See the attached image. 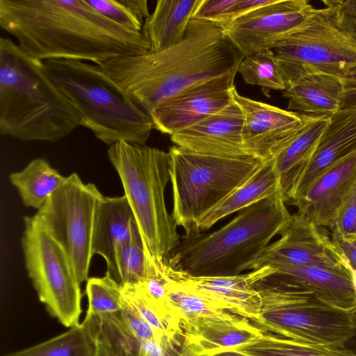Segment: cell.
Returning a JSON list of instances; mask_svg holds the SVG:
<instances>
[{
	"label": "cell",
	"instance_id": "6da1fadb",
	"mask_svg": "<svg viewBox=\"0 0 356 356\" xmlns=\"http://www.w3.org/2000/svg\"><path fill=\"white\" fill-rule=\"evenodd\" d=\"M0 26L25 53L44 62L73 60L100 65L151 49L142 31L112 22L86 0H0Z\"/></svg>",
	"mask_w": 356,
	"mask_h": 356
},
{
	"label": "cell",
	"instance_id": "7a4b0ae2",
	"mask_svg": "<svg viewBox=\"0 0 356 356\" xmlns=\"http://www.w3.org/2000/svg\"><path fill=\"white\" fill-rule=\"evenodd\" d=\"M243 58L221 28L193 19L177 44L99 67L149 115L161 103L192 86L236 74Z\"/></svg>",
	"mask_w": 356,
	"mask_h": 356
},
{
	"label": "cell",
	"instance_id": "3957f363",
	"mask_svg": "<svg viewBox=\"0 0 356 356\" xmlns=\"http://www.w3.org/2000/svg\"><path fill=\"white\" fill-rule=\"evenodd\" d=\"M81 126V117L49 76L44 62L0 38V134L55 143Z\"/></svg>",
	"mask_w": 356,
	"mask_h": 356
},
{
	"label": "cell",
	"instance_id": "277c9868",
	"mask_svg": "<svg viewBox=\"0 0 356 356\" xmlns=\"http://www.w3.org/2000/svg\"><path fill=\"white\" fill-rule=\"evenodd\" d=\"M291 216L280 191L240 211L215 232L181 236L165 262L173 270L192 277L231 276L253 270Z\"/></svg>",
	"mask_w": 356,
	"mask_h": 356
},
{
	"label": "cell",
	"instance_id": "5b68a950",
	"mask_svg": "<svg viewBox=\"0 0 356 356\" xmlns=\"http://www.w3.org/2000/svg\"><path fill=\"white\" fill-rule=\"evenodd\" d=\"M45 68L78 111L81 126L108 145L124 141L146 145L150 116L99 65L73 60L44 61Z\"/></svg>",
	"mask_w": 356,
	"mask_h": 356
},
{
	"label": "cell",
	"instance_id": "8992f818",
	"mask_svg": "<svg viewBox=\"0 0 356 356\" xmlns=\"http://www.w3.org/2000/svg\"><path fill=\"white\" fill-rule=\"evenodd\" d=\"M108 156L120 178L145 244L152 255L165 261L181 241L165 200L170 181L169 152L121 141L109 147Z\"/></svg>",
	"mask_w": 356,
	"mask_h": 356
},
{
	"label": "cell",
	"instance_id": "52a82bcc",
	"mask_svg": "<svg viewBox=\"0 0 356 356\" xmlns=\"http://www.w3.org/2000/svg\"><path fill=\"white\" fill-rule=\"evenodd\" d=\"M261 299L259 320L264 332L307 343L343 346L356 334L350 314L323 301L309 289L275 273L256 284Z\"/></svg>",
	"mask_w": 356,
	"mask_h": 356
},
{
	"label": "cell",
	"instance_id": "ba28073f",
	"mask_svg": "<svg viewBox=\"0 0 356 356\" xmlns=\"http://www.w3.org/2000/svg\"><path fill=\"white\" fill-rule=\"evenodd\" d=\"M323 3L273 49L287 83L313 73L341 78L356 66V0Z\"/></svg>",
	"mask_w": 356,
	"mask_h": 356
},
{
	"label": "cell",
	"instance_id": "9c48e42d",
	"mask_svg": "<svg viewBox=\"0 0 356 356\" xmlns=\"http://www.w3.org/2000/svg\"><path fill=\"white\" fill-rule=\"evenodd\" d=\"M172 191V217L186 235L200 218L245 183L264 161L252 156L202 154L176 145L168 150Z\"/></svg>",
	"mask_w": 356,
	"mask_h": 356
},
{
	"label": "cell",
	"instance_id": "30bf717a",
	"mask_svg": "<svg viewBox=\"0 0 356 356\" xmlns=\"http://www.w3.org/2000/svg\"><path fill=\"white\" fill-rule=\"evenodd\" d=\"M22 250L28 275L46 309L67 328L79 323L81 293L61 246L34 216L24 218Z\"/></svg>",
	"mask_w": 356,
	"mask_h": 356
},
{
	"label": "cell",
	"instance_id": "8fae6325",
	"mask_svg": "<svg viewBox=\"0 0 356 356\" xmlns=\"http://www.w3.org/2000/svg\"><path fill=\"white\" fill-rule=\"evenodd\" d=\"M102 197L95 184L74 172L33 216L63 249L80 284L88 280L95 215Z\"/></svg>",
	"mask_w": 356,
	"mask_h": 356
},
{
	"label": "cell",
	"instance_id": "7c38bea8",
	"mask_svg": "<svg viewBox=\"0 0 356 356\" xmlns=\"http://www.w3.org/2000/svg\"><path fill=\"white\" fill-rule=\"evenodd\" d=\"M314 8L306 0H273L222 29L234 47L245 57L273 49L304 24Z\"/></svg>",
	"mask_w": 356,
	"mask_h": 356
},
{
	"label": "cell",
	"instance_id": "4fadbf2b",
	"mask_svg": "<svg viewBox=\"0 0 356 356\" xmlns=\"http://www.w3.org/2000/svg\"><path fill=\"white\" fill-rule=\"evenodd\" d=\"M280 235L264 250L254 270L277 264L350 269L332 238L301 213L291 214Z\"/></svg>",
	"mask_w": 356,
	"mask_h": 356
},
{
	"label": "cell",
	"instance_id": "5bb4252c",
	"mask_svg": "<svg viewBox=\"0 0 356 356\" xmlns=\"http://www.w3.org/2000/svg\"><path fill=\"white\" fill-rule=\"evenodd\" d=\"M233 99L243 116L244 149L248 156L262 161L278 154L312 118L242 96L236 89Z\"/></svg>",
	"mask_w": 356,
	"mask_h": 356
},
{
	"label": "cell",
	"instance_id": "9a60e30c",
	"mask_svg": "<svg viewBox=\"0 0 356 356\" xmlns=\"http://www.w3.org/2000/svg\"><path fill=\"white\" fill-rule=\"evenodd\" d=\"M236 74L197 83L167 99L149 114L154 129L171 136L221 111L233 100Z\"/></svg>",
	"mask_w": 356,
	"mask_h": 356
},
{
	"label": "cell",
	"instance_id": "2e32d148",
	"mask_svg": "<svg viewBox=\"0 0 356 356\" xmlns=\"http://www.w3.org/2000/svg\"><path fill=\"white\" fill-rule=\"evenodd\" d=\"M275 273L276 270L268 266L231 276L192 277L180 273L176 282L179 286L214 307L254 323L259 320L261 308V296L255 284Z\"/></svg>",
	"mask_w": 356,
	"mask_h": 356
},
{
	"label": "cell",
	"instance_id": "e0dca14e",
	"mask_svg": "<svg viewBox=\"0 0 356 356\" xmlns=\"http://www.w3.org/2000/svg\"><path fill=\"white\" fill-rule=\"evenodd\" d=\"M243 116L234 100L221 111L170 136L175 145L202 154L248 156L243 144Z\"/></svg>",
	"mask_w": 356,
	"mask_h": 356
},
{
	"label": "cell",
	"instance_id": "ac0fdd59",
	"mask_svg": "<svg viewBox=\"0 0 356 356\" xmlns=\"http://www.w3.org/2000/svg\"><path fill=\"white\" fill-rule=\"evenodd\" d=\"M356 150V106L342 108L329 118L327 125L310 161L283 195L293 204L309 186L337 161Z\"/></svg>",
	"mask_w": 356,
	"mask_h": 356
},
{
	"label": "cell",
	"instance_id": "d6986e66",
	"mask_svg": "<svg viewBox=\"0 0 356 356\" xmlns=\"http://www.w3.org/2000/svg\"><path fill=\"white\" fill-rule=\"evenodd\" d=\"M355 184L356 150L326 170L293 205L318 227L331 228Z\"/></svg>",
	"mask_w": 356,
	"mask_h": 356
},
{
	"label": "cell",
	"instance_id": "ffe728a7",
	"mask_svg": "<svg viewBox=\"0 0 356 356\" xmlns=\"http://www.w3.org/2000/svg\"><path fill=\"white\" fill-rule=\"evenodd\" d=\"M184 345L193 356H218L245 346L264 332L249 319H206L183 327Z\"/></svg>",
	"mask_w": 356,
	"mask_h": 356
},
{
	"label": "cell",
	"instance_id": "44dd1931",
	"mask_svg": "<svg viewBox=\"0 0 356 356\" xmlns=\"http://www.w3.org/2000/svg\"><path fill=\"white\" fill-rule=\"evenodd\" d=\"M138 230L136 218L124 195L102 197L95 215L92 252L104 259L107 273L113 268L116 250Z\"/></svg>",
	"mask_w": 356,
	"mask_h": 356
},
{
	"label": "cell",
	"instance_id": "7402d4cb",
	"mask_svg": "<svg viewBox=\"0 0 356 356\" xmlns=\"http://www.w3.org/2000/svg\"><path fill=\"white\" fill-rule=\"evenodd\" d=\"M271 267L311 290L321 301L335 309L348 312L356 301L350 269L289 264Z\"/></svg>",
	"mask_w": 356,
	"mask_h": 356
},
{
	"label": "cell",
	"instance_id": "603a6c76",
	"mask_svg": "<svg viewBox=\"0 0 356 356\" xmlns=\"http://www.w3.org/2000/svg\"><path fill=\"white\" fill-rule=\"evenodd\" d=\"M282 95L289 99V111L312 118L330 117L341 109L342 82L334 75L309 74L289 82Z\"/></svg>",
	"mask_w": 356,
	"mask_h": 356
},
{
	"label": "cell",
	"instance_id": "cb8c5ba5",
	"mask_svg": "<svg viewBox=\"0 0 356 356\" xmlns=\"http://www.w3.org/2000/svg\"><path fill=\"white\" fill-rule=\"evenodd\" d=\"M280 191V177L274 167V160L271 159L264 161L245 183L207 212L199 220L196 233L204 232L226 216Z\"/></svg>",
	"mask_w": 356,
	"mask_h": 356
},
{
	"label": "cell",
	"instance_id": "d4e9b609",
	"mask_svg": "<svg viewBox=\"0 0 356 356\" xmlns=\"http://www.w3.org/2000/svg\"><path fill=\"white\" fill-rule=\"evenodd\" d=\"M201 1L158 0L142 30L150 51L163 50L180 42Z\"/></svg>",
	"mask_w": 356,
	"mask_h": 356
},
{
	"label": "cell",
	"instance_id": "484cf974",
	"mask_svg": "<svg viewBox=\"0 0 356 356\" xmlns=\"http://www.w3.org/2000/svg\"><path fill=\"white\" fill-rule=\"evenodd\" d=\"M330 117L312 118L300 132L273 159L282 195L313 156Z\"/></svg>",
	"mask_w": 356,
	"mask_h": 356
},
{
	"label": "cell",
	"instance_id": "4316f807",
	"mask_svg": "<svg viewBox=\"0 0 356 356\" xmlns=\"http://www.w3.org/2000/svg\"><path fill=\"white\" fill-rule=\"evenodd\" d=\"M11 184L17 189L24 206L40 209L66 181L49 162L36 158L22 170L9 176Z\"/></svg>",
	"mask_w": 356,
	"mask_h": 356
},
{
	"label": "cell",
	"instance_id": "83f0119b",
	"mask_svg": "<svg viewBox=\"0 0 356 356\" xmlns=\"http://www.w3.org/2000/svg\"><path fill=\"white\" fill-rule=\"evenodd\" d=\"M234 350L249 356H356L346 346L311 344L269 332Z\"/></svg>",
	"mask_w": 356,
	"mask_h": 356
},
{
	"label": "cell",
	"instance_id": "f1b7e54d",
	"mask_svg": "<svg viewBox=\"0 0 356 356\" xmlns=\"http://www.w3.org/2000/svg\"><path fill=\"white\" fill-rule=\"evenodd\" d=\"M95 342L86 322L46 341L3 356H94Z\"/></svg>",
	"mask_w": 356,
	"mask_h": 356
},
{
	"label": "cell",
	"instance_id": "f546056e",
	"mask_svg": "<svg viewBox=\"0 0 356 356\" xmlns=\"http://www.w3.org/2000/svg\"><path fill=\"white\" fill-rule=\"evenodd\" d=\"M244 81L260 86L269 97L270 90L284 91L288 86L284 73L273 49L243 57L237 68Z\"/></svg>",
	"mask_w": 356,
	"mask_h": 356
},
{
	"label": "cell",
	"instance_id": "4dcf8cb0",
	"mask_svg": "<svg viewBox=\"0 0 356 356\" xmlns=\"http://www.w3.org/2000/svg\"><path fill=\"white\" fill-rule=\"evenodd\" d=\"M146 268L145 243L140 229L115 251L113 268L106 273L122 287L138 284Z\"/></svg>",
	"mask_w": 356,
	"mask_h": 356
},
{
	"label": "cell",
	"instance_id": "1f68e13d",
	"mask_svg": "<svg viewBox=\"0 0 356 356\" xmlns=\"http://www.w3.org/2000/svg\"><path fill=\"white\" fill-rule=\"evenodd\" d=\"M168 300L170 307L179 318L181 327L206 319H232L237 316L234 314L218 309L203 298L195 296L181 286L176 280L168 291Z\"/></svg>",
	"mask_w": 356,
	"mask_h": 356
},
{
	"label": "cell",
	"instance_id": "d6a6232c",
	"mask_svg": "<svg viewBox=\"0 0 356 356\" xmlns=\"http://www.w3.org/2000/svg\"><path fill=\"white\" fill-rule=\"evenodd\" d=\"M86 293V316H99L118 312L124 308L123 287L106 273L102 277L88 278Z\"/></svg>",
	"mask_w": 356,
	"mask_h": 356
},
{
	"label": "cell",
	"instance_id": "836d02e7",
	"mask_svg": "<svg viewBox=\"0 0 356 356\" xmlns=\"http://www.w3.org/2000/svg\"><path fill=\"white\" fill-rule=\"evenodd\" d=\"M99 14L127 29L140 32L147 13L143 0H86Z\"/></svg>",
	"mask_w": 356,
	"mask_h": 356
},
{
	"label": "cell",
	"instance_id": "e575fe53",
	"mask_svg": "<svg viewBox=\"0 0 356 356\" xmlns=\"http://www.w3.org/2000/svg\"><path fill=\"white\" fill-rule=\"evenodd\" d=\"M330 229L332 236L350 241L356 239V184L341 205Z\"/></svg>",
	"mask_w": 356,
	"mask_h": 356
},
{
	"label": "cell",
	"instance_id": "d590c367",
	"mask_svg": "<svg viewBox=\"0 0 356 356\" xmlns=\"http://www.w3.org/2000/svg\"><path fill=\"white\" fill-rule=\"evenodd\" d=\"M236 0H202L194 19L211 23L221 29L232 21V10Z\"/></svg>",
	"mask_w": 356,
	"mask_h": 356
},
{
	"label": "cell",
	"instance_id": "8d00e7d4",
	"mask_svg": "<svg viewBox=\"0 0 356 356\" xmlns=\"http://www.w3.org/2000/svg\"><path fill=\"white\" fill-rule=\"evenodd\" d=\"M113 314L127 330L139 339L143 341L156 340L161 341L159 340L150 325L140 314L128 303L126 304L124 308Z\"/></svg>",
	"mask_w": 356,
	"mask_h": 356
},
{
	"label": "cell",
	"instance_id": "74e56055",
	"mask_svg": "<svg viewBox=\"0 0 356 356\" xmlns=\"http://www.w3.org/2000/svg\"><path fill=\"white\" fill-rule=\"evenodd\" d=\"M341 79L342 82L341 109L356 106V66L348 70Z\"/></svg>",
	"mask_w": 356,
	"mask_h": 356
},
{
	"label": "cell",
	"instance_id": "f35d334b",
	"mask_svg": "<svg viewBox=\"0 0 356 356\" xmlns=\"http://www.w3.org/2000/svg\"><path fill=\"white\" fill-rule=\"evenodd\" d=\"M273 0H236L232 10V21L261 6L270 3Z\"/></svg>",
	"mask_w": 356,
	"mask_h": 356
},
{
	"label": "cell",
	"instance_id": "ab89813d",
	"mask_svg": "<svg viewBox=\"0 0 356 356\" xmlns=\"http://www.w3.org/2000/svg\"><path fill=\"white\" fill-rule=\"evenodd\" d=\"M95 342V353L94 356H122L108 347L107 346L99 342Z\"/></svg>",
	"mask_w": 356,
	"mask_h": 356
},
{
	"label": "cell",
	"instance_id": "60d3db41",
	"mask_svg": "<svg viewBox=\"0 0 356 356\" xmlns=\"http://www.w3.org/2000/svg\"><path fill=\"white\" fill-rule=\"evenodd\" d=\"M218 356H249L248 355H245L244 353H240L238 351H236V350H233V351H230V352H227V353H223L220 355H218Z\"/></svg>",
	"mask_w": 356,
	"mask_h": 356
},
{
	"label": "cell",
	"instance_id": "b9f144b4",
	"mask_svg": "<svg viewBox=\"0 0 356 356\" xmlns=\"http://www.w3.org/2000/svg\"><path fill=\"white\" fill-rule=\"evenodd\" d=\"M351 318L353 319L355 326H356V301L353 305V307L348 311V312Z\"/></svg>",
	"mask_w": 356,
	"mask_h": 356
},
{
	"label": "cell",
	"instance_id": "7bdbcfd3",
	"mask_svg": "<svg viewBox=\"0 0 356 356\" xmlns=\"http://www.w3.org/2000/svg\"><path fill=\"white\" fill-rule=\"evenodd\" d=\"M350 242H352L356 246V239L351 241Z\"/></svg>",
	"mask_w": 356,
	"mask_h": 356
}]
</instances>
